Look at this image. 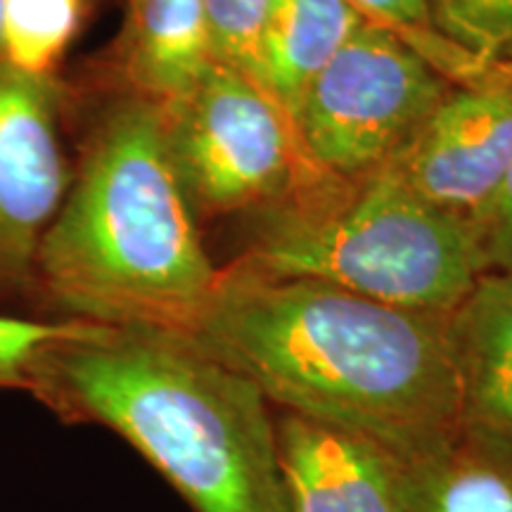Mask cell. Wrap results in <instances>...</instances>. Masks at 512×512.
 Segmentation results:
<instances>
[{"label": "cell", "mask_w": 512, "mask_h": 512, "mask_svg": "<svg viewBox=\"0 0 512 512\" xmlns=\"http://www.w3.org/2000/svg\"><path fill=\"white\" fill-rule=\"evenodd\" d=\"M460 439L512 456V273H484L446 313Z\"/></svg>", "instance_id": "10"}, {"label": "cell", "mask_w": 512, "mask_h": 512, "mask_svg": "<svg viewBox=\"0 0 512 512\" xmlns=\"http://www.w3.org/2000/svg\"><path fill=\"white\" fill-rule=\"evenodd\" d=\"M290 512H406L403 465L373 441L273 408Z\"/></svg>", "instance_id": "9"}, {"label": "cell", "mask_w": 512, "mask_h": 512, "mask_svg": "<svg viewBox=\"0 0 512 512\" xmlns=\"http://www.w3.org/2000/svg\"><path fill=\"white\" fill-rule=\"evenodd\" d=\"M233 264L441 316L484 275L470 221L420 200L389 164L266 211L261 233Z\"/></svg>", "instance_id": "4"}, {"label": "cell", "mask_w": 512, "mask_h": 512, "mask_svg": "<svg viewBox=\"0 0 512 512\" xmlns=\"http://www.w3.org/2000/svg\"><path fill=\"white\" fill-rule=\"evenodd\" d=\"M406 512H512V456L458 441L403 467Z\"/></svg>", "instance_id": "13"}, {"label": "cell", "mask_w": 512, "mask_h": 512, "mask_svg": "<svg viewBox=\"0 0 512 512\" xmlns=\"http://www.w3.org/2000/svg\"><path fill=\"white\" fill-rule=\"evenodd\" d=\"M162 114L195 214L273 211L339 181L313 164L278 102L233 69L214 64Z\"/></svg>", "instance_id": "5"}, {"label": "cell", "mask_w": 512, "mask_h": 512, "mask_svg": "<svg viewBox=\"0 0 512 512\" xmlns=\"http://www.w3.org/2000/svg\"><path fill=\"white\" fill-rule=\"evenodd\" d=\"M453 88L399 36L366 22L313 79L294 126L313 164L358 181L392 162Z\"/></svg>", "instance_id": "6"}, {"label": "cell", "mask_w": 512, "mask_h": 512, "mask_svg": "<svg viewBox=\"0 0 512 512\" xmlns=\"http://www.w3.org/2000/svg\"><path fill=\"white\" fill-rule=\"evenodd\" d=\"M121 72L131 95L169 110L214 67L204 0H128Z\"/></svg>", "instance_id": "11"}, {"label": "cell", "mask_w": 512, "mask_h": 512, "mask_svg": "<svg viewBox=\"0 0 512 512\" xmlns=\"http://www.w3.org/2000/svg\"><path fill=\"white\" fill-rule=\"evenodd\" d=\"M434 27L479 69L512 57V0H430Z\"/></svg>", "instance_id": "17"}, {"label": "cell", "mask_w": 512, "mask_h": 512, "mask_svg": "<svg viewBox=\"0 0 512 512\" xmlns=\"http://www.w3.org/2000/svg\"><path fill=\"white\" fill-rule=\"evenodd\" d=\"M387 164L420 200L467 219L512 164V93L489 74L456 86Z\"/></svg>", "instance_id": "8"}, {"label": "cell", "mask_w": 512, "mask_h": 512, "mask_svg": "<svg viewBox=\"0 0 512 512\" xmlns=\"http://www.w3.org/2000/svg\"><path fill=\"white\" fill-rule=\"evenodd\" d=\"M0 15H3V0H0ZM0 64H3V50H0Z\"/></svg>", "instance_id": "21"}, {"label": "cell", "mask_w": 512, "mask_h": 512, "mask_svg": "<svg viewBox=\"0 0 512 512\" xmlns=\"http://www.w3.org/2000/svg\"><path fill=\"white\" fill-rule=\"evenodd\" d=\"M366 22L392 31L406 46L456 86H465L482 76L472 57L446 41L434 27L430 0H347Z\"/></svg>", "instance_id": "15"}, {"label": "cell", "mask_w": 512, "mask_h": 512, "mask_svg": "<svg viewBox=\"0 0 512 512\" xmlns=\"http://www.w3.org/2000/svg\"><path fill=\"white\" fill-rule=\"evenodd\" d=\"M467 221L475 230L484 273H512V164Z\"/></svg>", "instance_id": "19"}, {"label": "cell", "mask_w": 512, "mask_h": 512, "mask_svg": "<svg viewBox=\"0 0 512 512\" xmlns=\"http://www.w3.org/2000/svg\"><path fill=\"white\" fill-rule=\"evenodd\" d=\"M188 337L275 411L373 441L413 467L460 439L446 313H422L230 264Z\"/></svg>", "instance_id": "1"}, {"label": "cell", "mask_w": 512, "mask_h": 512, "mask_svg": "<svg viewBox=\"0 0 512 512\" xmlns=\"http://www.w3.org/2000/svg\"><path fill=\"white\" fill-rule=\"evenodd\" d=\"M219 271L178 178L162 110L128 95L93 131L43 235L36 299L57 320L188 335Z\"/></svg>", "instance_id": "3"}, {"label": "cell", "mask_w": 512, "mask_h": 512, "mask_svg": "<svg viewBox=\"0 0 512 512\" xmlns=\"http://www.w3.org/2000/svg\"><path fill=\"white\" fill-rule=\"evenodd\" d=\"M83 0H3V62L29 76H53L79 29Z\"/></svg>", "instance_id": "14"}, {"label": "cell", "mask_w": 512, "mask_h": 512, "mask_svg": "<svg viewBox=\"0 0 512 512\" xmlns=\"http://www.w3.org/2000/svg\"><path fill=\"white\" fill-rule=\"evenodd\" d=\"M363 24L366 19L347 0H273L264 38V81L292 124L313 79Z\"/></svg>", "instance_id": "12"}, {"label": "cell", "mask_w": 512, "mask_h": 512, "mask_svg": "<svg viewBox=\"0 0 512 512\" xmlns=\"http://www.w3.org/2000/svg\"><path fill=\"white\" fill-rule=\"evenodd\" d=\"M29 394L124 439L192 512H290L273 406L188 335L69 320L38 354Z\"/></svg>", "instance_id": "2"}, {"label": "cell", "mask_w": 512, "mask_h": 512, "mask_svg": "<svg viewBox=\"0 0 512 512\" xmlns=\"http://www.w3.org/2000/svg\"><path fill=\"white\" fill-rule=\"evenodd\" d=\"M482 74H489L491 79L501 81L503 86L508 88V91L512 93V57H510V60H503V62L491 64V67H486Z\"/></svg>", "instance_id": "20"}, {"label": "cell", "mask_w": 512, "mask_h": 512, "mask_svg": "<svg viewBox=\"0 0 512 512\" xmlns=\"http://www.w3.org/2000/svg\"><path fill=\"white\" fill-rule=\"evenodd\" d=\"M273 0H204L211 60L266 91L264 38Z\"/></svg>", "instance_id": "16"}, {"label": "cell", "mask_w": 512, "mask_h": 512, "mask_svg": "<svg viewBox=\"0 0 512 512\" xmlns=\"http://www.w3.org/2000/svg\"><path fill=\"white\" fill-rule=\"evenodd\" d=\"M72 174L60 131L53 76L0 64V304L36 297L43 235L62 207ZM3 311V309H0ZM10 313V311H3Z\"/></svg>", "instance_id": "7"}, {"label": "cell", "mask_w": 512, "mask_h": 512, "mask_svg": "<svg viewBox=\"0 0 512 512\" xmlns=\"http://www.w3.org/2000/svg\"><path fill=\"white\" fill-rule=\"evenodd\" d=\"M67 325L69 320L0 311V389L29 394L31 370L38 354L62 335Z\"/></svg>", "instance_id": "18"}]
</instances>
